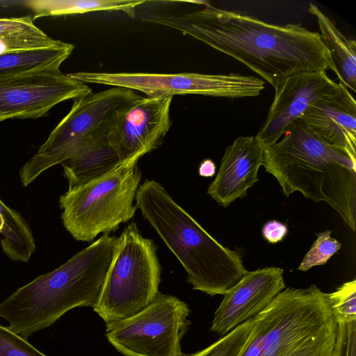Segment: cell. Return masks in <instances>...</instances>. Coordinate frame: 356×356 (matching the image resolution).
<instances>
[{
    "label": "cell",
    "instance_id": "obj_17",
    "mask_svg": "<svg viewBox=\"0 0 356 356\" xmlns=\"http://www.w3.org/2000/svg\"><path fill=\"white\" fill-rule=\"evenodd\" d=\"M122 163L107 134L85 143L61 165L68 189H72L107 174Z\"/></svg>",
    "mask_w": 356,
    "mask_h": 356
},
{
    "label": "cell",
    "instance_id": "obj_18",
    "mask_svg": "<svg viewBox=\"0 0 356 356\" xmlns=\"http://www.w3.org/2000/svg\"><path fill=\"white\" fill-rule=\"evenodd\" d=\"M308 10L318 22L321 36L330 53V69L337 76L339 83L355 92L356 42L346 38L334 23L315 4L309 3Z\"/></svg>",
    "mask_w": 356,
    "mask_h": 356
},
{
    "label": "cell",
    "instance_id": "obj_8",
    "mask_svg": "<svg viewBox=\"0 0 356 356\" xmlns=\"http://www.w3.org/2000/svg\"><path fill=\"white\" fill-rule=\"evenodd\" d=\"M141 97L135 90L113 87L74 99L69 113L20 168L23 186H28L43 172L61 164L85 143L107 134L118 115Z\"/></svg>",
    "mask_w": 356,
    "mask_h": 356
},
{
    "label": "cell",
    "instance_id": "obj_25",
    "mask_svg": "<svg viewBox=\"0 0 356 356\" xmlns=\"http://www.w3.org/2000/svg\"><path fill=\"white\" fill-rule=\"evenodd\" d=\"M61 40H54L42 30L0 38V54L54 47Z\"/></svg>",
    "mask_w": 356,
    "mask_h": 356
},
{
    "label": "cell",
    "instance_id": "obj_27",
    "mask_svg": "<svg viewBox=\"0 0 356 356\" xmlns=\"http://www.w3.org/2000/svg\"><path fill=\"white\" fill-rule=\"evenodd\" d=\"M332 356H356V321L338 324Z\"/></svg>",
    "mask_w": 356,
    "mask_h": 356
},
{
    "label": "cell",
    "instance_id": "obj_23",
    "mask_svg": "<svg viewBox=\"0 0 356 356\" xmlns=\"http://www.w3.org/2000/svg\"><path fill=\"white\" fill-rule=\"evenodd\" d=\"M332 314L337 324L356 321V280L343 283L335 291L327 293Z\"/></svg>",
    "mask_w": 356,
    "mask_h": 356
},
{
    "label": "cell",
    "instance_id": "obj_3",
    "mask_svg": "<svg viewBox=\"0 0 356 356\" xmlns=\"http://www.w3.org/2000/svg\"><path fill=\"white\" fill-rule=\"evenodd\" d=\"M264 149L263 163L286 197L296 191L327 203L356 230V161L313 134L297 119Z\"/></svg>",
    "mask_w": 356,
    "mask_h": 356
},
{
    "label": "cell",
    "instance_id": "obj_21",
    "mask_svg": "<svg viewBox=\"0 0 356 356\" xmlns=\"http://www.w3.org/2000/svg\"><path fill=\"white\" fill-rule=\"evenodd\" d=\"M144 0H48L26 1L35 17L83 14L95 11H122L134 17Z\"/></svg>",
    "mask_w": 356,
    "mask_h": 356
},
{
    "label": "cell",
    "instance_id": "obj_28",
    "mask_svg": "<svg viewBox=\"0 0 356 356\" xmlns=\"http://www.w3.org/2000/svg\"><path fill=\"white\" fill-rule=\"evenodd\" d=\"M40 30L34 24L30 16L0 18V38Z\"/></svg>",
    "mask_w": 356,
    "mask_h": 356
},
{
    "label": "cell",
    "instance_id": "obj_13",
    "mask_svg": "<svg viewBox=\"0 0 356 356\" xmlns=\"http://www.w3.org/2000/svg\"><path fill=\"white\" fill-rule=\"evenodd\" d=\"M339 83L326 72H305L285 78L275 88L267 118L255 136L264 149L280 139L286 128Z\"/></svg>",
    "mask_w": 356,
    "mask_h": 356
},
{
    "label": "cell",
    "instance_id": "obj_16",
    "mask_svg": "<svg viewBox=\"0 0 356 356\" xmlns=\"http://www.w3.org/2000/svg\"><path fill=\"white\" fill-rule=\"evenodd\" d=\"M264 148L255 136H238L227 147L214 180L207 193L219 205L227 207L259 180Z\"/></svg>",
    "mask_w": 356,
    "mask_h": 356
},
{
    "label": "cell",
    "instance_id": "obj_5",
    "mask_svg": "<svg viewBox=\"0 0 356 356\" xmlns=\"http://www.w3.org/2000/svg\"><path fill=\"white\" fill-rule=\"evenodd\" d=\"M337 325L327 293L289 287L253 317L241 356H332Z\"/></svg>",
    "mask_w": 356,
    "mask_h": 356
},
{
    "label": "cell",
    "instance_id": "obj_9",
    "mask_svg": "<svg viewBox=\"0 0 356 356\" xmlns=\"http://www.w3.org/2000/svg\"><path fill=\"white\" fill-rule=\"evenodd\" d=\"M189 314L186 302L159 293L138 314L106 323V336L125 356H184L181 340Z\"/></svg>",
    "mask_w": 356,
    "mask_h": 356
},
{
    "label": "cell",
    "instance_id": "obj_4",
    "mask_svg": "<svg viewBox=\"0 0 356 356\" xmlns=\"http://www.w3.org/2000/svg\"><path fill=\"white\" fill-rule=\"evenodd\" d=\"M135 201L137 209L184 267L193 289L224 295L247 272L241 254L209 234L161 183L145 179Z\"/></svg>",
    "mask_w": 356,
    "mask_h": 356
},
{
    "label": "cell",
    "instance_id": "obj_12",
    "mask_svg": "<svg viewBox=\"0 0 356 356\" xmlns=\"http://www.w3.org/2000/svg\"><path fill=\"white\" fill-rule=\"evenodd\" d=\"M172 97H141L122 111L108 133L122 163L138 161L156 149L169 131Z\"/></svg>",
    "mask_w": 356,
    "mask_h": 356
},
{
    "label": "cell",
    "instance_id": "obj_10",
    "mask_svg": "<svg viewBox=\"0 0 356 356\" xmlns=\"http://www.w3.org/2000/svg\"><path fill=\"white\" fill-rule=\"evenodd\" d=\"M85 83H97L129 88L148 97L176 95H200L231 99L258 96L264 81L254 76L240 74H156L145 72H89L67 74Z\"/></svg>",
    "mask_w": 356,
    "mask_h": 356
},
{
    "label": "cell",
    "instance_id": "obj_22",
    "mask_svg": "<svg viewBox=\"0 0 356 356\" xmlns=\"http://www.w3.org/2000/svg\"><path fill=\"white\" fill-rule=\"evenodd\" d=\"M252 320L253 318L245 321L209 347L189 356H241Z\"/></svg>",
    "mask_w": 356,
    "mask_h": 356
},
{
    "label": "cell",
    "instance_id": "obj_26",
    "mask_svg": "<svg viewBox=\"0 0 356 356\" xmlns=\"http://www.w3.org/2000/svg\"><path fill=\"white\" fill-rule=\"evenodd\" d=\"M0 356H47L26 339L0 325Z\"/></svg>",
    "mask_w": 356,
    "mask_h": 356
},
{
    "label": "cell",
    "instance_id": "obj_20",
    "mask_svg": "<svg viewBox=\"0 0 356 356\" xmlns=\"http://www.w3.org/2000/svg\"><path fill=\"white\" fill-rule=\"evenodd\" d=\"M0 234L3 253L13 261L27 263L35 250L32 232L22 216L1 199Z\"/></svg>",
    "mask_w": 356,
    "mask_h": 356
},
{
    "label": "cell",
    "instance_id": "obj_15",
    "mask_svg": "<svg viewBox=\"0 0 356 356\" xmlns=\"http://www.w3.org/2000/svg\"><path fill=\"white\" fill-rule=\"evenodd\" d=\"M298 119L320 139L356 161V102L344 86L339 83Z\"/></svg>",
    "mask_w": 356,
    "mask_h": 356
},
{
    "label": "cell",
    "instance_id": "obj_11",
    "mask_svg": "<svg viewBox=\"0 0 356 356\" xmlns=\"http://www.w3.org/2000/svg\"><path fill=\"white\" fill-rule=\"evenodd\" d=\"M92 92L82 81L60 68L0 79V122L9 119H35L59 103Z\"/></svg>",
    "mask_w": 356,
    "mask_h": 356
},
{
    "label": "cell",
    "instance_id": "obj_29",
    "mask_svg": "<svg viewBox=\"0 0 356 356\" xmlns=\"http://www.w3.org/2000/svg\"><path fill=\"white\" fill-rule=\"evenodd\" d=\"M286 225L275 220L266 222L262 228L264 238L270 243H277L281 241L286 235Z\"/></svg>",
    "mask_w": 356,
    "mask_h": 356
},
{
    "label": "cell",
    "instance_id": "obj_7",
    "mask_svg": "<svg viewBox=\"0 0 356 356\" xmlns=\"http://www.w3.org/2000/svg\"><path fill=\"white\" fill-rule=\"evenodd\" d=\"M120 238L93 308L106 324L138 314L159 294L161 266L154 240L144 237L134 222L124 229Z\"/></svg>",
    "mask_w": 356,
    "mask_h": 356
},
{
    "label": "cell",
    "instance_id": "obj_2",
    "mask_svg": "<svg viewBox=\"0 0 356 356\" xmlns=\"http://www.w3.org/2000/svg\"><path fill=\"white\" fill-rule=\"evenodd\" d=\"M120 241L102 234L58 268L17 289L0 304V317L26 339L73 308H94Z\"/></svg>",
    "mask_w": 356,
    "mask_h": 356
},
{
    "label": "cell",
    "instance_id": "obj_30",
    "mask_svg": "<svg viewBox=\"0 0 356 356\" xmlns=\"http://www.w3.org/2000/svg\"><path fill=\"white\" fill-rule=\"evenodd\" d=\"M199 175L202 177H212L216 172V165L210 159L204 160L199 167Z\"/></svg>",
    "mask_w": 356,
    "mask_h": 356
},
{
    "label": "cell",
    "instance_id": "obj_24",
    "mask_svg": "<svg viewBox=\"0 0 356 356\" xmlns=\"http://www.w3.org/2000/svg\"><path fill=\"white\" fill-rule=\"evenodd\" d=\"M330 234V230L317 234L316 240L304 257L298 268V270L305 272L314 266L325 264L341 249V243L331 237Z\"/></svg>",
    "mask_w": 356,
    "mask_h": 356
},
{
    "label": "cell",
    "instance_id": "obj_14",
    "mask_svg": "<svg viewBox=\"0 0 356 356\" xmlns=\"http://www.w3.org/2000/svg\"><path fill=\"white\" fill-rule=\"evenodd\" d=\"M285 286L282 268L265 267L247 270L223 295L213 316L211 331L226 335L264 310Z\"/></svg>",
    "mask_w": 356,
    "mask_h": 356
},
{
    "label": "cell",
    "instance_id": "obj_19",
    "mask_svg": "<svg viewBox=\"0 0 356 356\" xmlns=\"http://www.w3.org/2000/svg\"><path fill=\"white\" fill-rule=\"evenodd\" d=\"M74 46L61 41L56 46L0 54V79L31 74L60 68Z\"/></svg>",
    "mask_w": 356,
    "mask_h": 356
},
{
    "label": "cell",
    "instance_id": "obj_6",
    "mask_svg": "<svg viewBox=\"0 0 356 356\" xmlns=\"http://www.w3.org/2000/svg\"><path fill=\"white\" fill-rule=\"evenodd\" d=\"M138 161L117 168L60 197L62 222L76 241L92 242L99 234H109L133 218L134 204L141 179Z\"/></svg>",
    "mask_w": 356,
    "mask_h": 356
},
{
    "label": "cell",
    "instance_id": "obj_1",
    "mask_svg": "<svg viewBox=\"0 0 356 356\" xmlns=\"http://www.w3.org/2000/svg\"><path fill=\"white\" fill-rule=\"evenodd\" d=\"M143 20L176 29L234 58L273 88L293 74L330 69V53L320 33L300 24H269L208 1L197 11L154 14Z\"/></svg>",
    "mask_w": 356,
    "mask_h": 356
}]
</instances>
